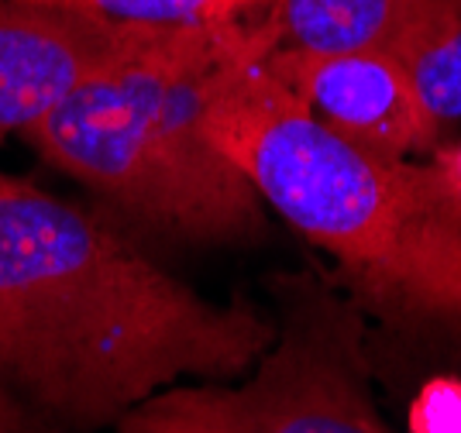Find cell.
Here are the masks:
<instances>
[{"mask_svg": "<svg viewBox=\"0 0 461 433\" xmlns=\"http://www.w3.org/2000/svg\"><path fill=\"white\" fill-rule=\"evenodd\" d=\"M272 313L213 302L94 210L0 172V392L41 423L104 430L179 382H230Z\"/></svg>", "mask_w": 461, "mask_h": 433, "instance_id": "1", "label": "cell"}, {"mask_svg": "<svg viewBox=\"0 0 461 433\" xmlns=\"http://www.w3.org/2000/svg\"><path fill=\"white\" fill-rule=\"evenodd\" d=\"M249 41L217 76L207 131L266 207L330 262V279L389 340L461 358V207L427 158H379L324 128Z\"/></svg>", "mask_w": 461, "mask_h": 433, "instance_id": "2", "label": "cell"}, {"mask_svg": "<svg viewBox=\"0 0 461 433\" xmlns=\"http://www.w3.org/2000/svg\"><path fill=\"white\" fill-rule=\"evenodd\" d=\"M251 35L228 24L158 28L35 121L21 141L155 238L196 248H251L272 210L207 131L217 76Z\"/></svg>", "mask_w": 461, "mask_h": 433, "instance_id": "3", "label": "cell"}, {"mask_svg": "<svg viewBox=\"0 0 461 433\" xmlns=\"http://www.w3.org/2000/svg\"><path fill=\"white\" fill-rule=\"evenodd\" d=\"M276 338L230 382H179L117 419L114 433H396L375 399L366 313L327 272L266 279Z\"/></svg>", "mask_w": 461, "mask_h": 433, "instance_id": "4", "label": "cell"}, {"mask_svg": "<svg viewBox=\"0 0 461 433\" xmlns=\"http://www.w3.org/2000/svg\"><path fill=\"white\" fill-rule=\"evenodd\" d=\"M262 66L324 128L379 158H427L441 145V124L396 52L385 49H266Z\"/></svg>", "mask_w": 461, "mask_h": 433, "instance_id": "5", "label": "cell"}, {"mask_svg": "<svg viewBox=\"0 0 461 433\" xmlns=\"http://www.w3.org/2000/svg\"><path fill=\"white\" fill-rule=\"evenodd\" d=\"M155 32L56 0H0V141L21 138Z\"/></svg>", "mask_w": 461, "mask_h": 433, "instance_id": "6", "label": "cell"}, {"mask_svg": "<svg viewBox=\"0 0 461 433\" xmlns=\"http://www.w3.org/2000/svg\"><path fill=\"white\" fill-rule=\"evenodd\" d=\"M447 0H269L251 18L269 49H385L396 52Z\"/></svg>", "mask_w": 461, "mask_h": 433, "instance_id": "7", "label": "cell"}, {"mask_svg": "<svg viewBox=\"0 0 461 433\" xmlns=\"http://www.w3.org/2000/svg\"><path fill=\"white\" fill-rule=\"evenodd\" d=\"M396 59L441 128L461 121V0H447L420 28H413L400 41Z\"/></svg>", "mask_w": 461, "mask_h": 433, "instance_id": "8", "label": "cell"}, {"mask_svg": "<svg viewBox=\"0 0 461 433\" xmlns=\"http://www.w3.org/2000/svg\"><path fill=\"white\" fill-rule=\"evenodd\" d=\"M100 18L141 24V28H200L228 24L262 11L269 0H56Z\"/></svg>", "mask_w": 461, "mask_h": 433, "instance_id": "9", "label": "cell"}, {"mask_svg": "<svg viewBox=\"0 0 461 433\" xmlns=\"http://www.w3.org/2000/svg\"><path fill=\"white\" fill-rule=\"evenodd\" d=\"M410 433H461V382L438 378L413 399Z\"/></svg>", "mask_w": 461, "mask_h": 433, "instance_id": "10", "label": "cell"}, {"mask_svg": "<svg viewBox=\"0 0 461 433\" xmlns=\"http://www.w3.org/2000/svg\"><path fill=\"white\" fill-rule=\"evenodd\" d=\"M427 162L434 166L444 189L451 193V200L461 207V141H455V145H438V149L427 155Z\"/></svg>", "mask_w": 461, "mask_h": 433, "instance_id": "11", "label": "cell"}, {"mask_svg": "<svg viewBox=\"0 0 461 433\" xmlns=\"http://www.w3.org/2000/svg\"><path fill=\"white\" fill-rule=\"evenodd\" d=\"M0 433H45V423L7 392H0Z\"/></svg>", "mask_w": 461, "mask_h": 433, "instance_id": "12", "label": "cell"}]
</instances>
